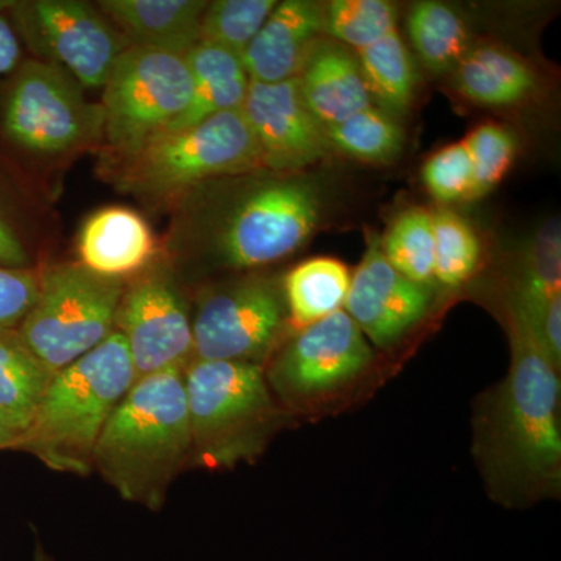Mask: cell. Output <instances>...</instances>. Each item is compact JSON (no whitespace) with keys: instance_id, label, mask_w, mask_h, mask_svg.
<instances>
[{"instance_id":"1","label":"cell","mask_w":561,"mask_h":561,"mask_svg":"<svg viewBox=\"0 0 561 561\" xmlns=\"http://www.w3.org/2000/svg\"><path fill=\"white\" fill-rule=\"evenodd\" d=\"M511 337V371L483 409L478 449L494 493L531 496L560 482L559 370L515 305Z\"/></svg>"},{"instance_id":"2","label":"cell","mask_w":561,"mask_h":561,"mask_svg":"<svg viewBox=\"0 0 561 561\" xmlns=\"http://www.w3.org/2000/svg\"><path fill=\"white\" fill-rule=\"evenodd\" d=\"M191 459L183 371H164L133 383L99 438L92 472L122 500L158 512Z\"/></svg>"},{"instance_id":"3","label":"cell","mask_w":561,"mask_h":561,"mask_svg":"<svg viewBox=\"0 0 561 561\" xmlns=\"http://www.w3.org/2000/svg\"><path fill=\"white\" fill-rule=\"evenodd\" d=\"M130 353L119 332L51 376L13 451L51 471L90 476L106 423L135 383Z\"/></svg>"},{"instance_id":"4","label":"cell","mask_w":561,"mask_h":561,"mask_svg":"<svg viewBox=\"0 0 561 561\" xmlns=\"http://www.w3.org/2000/svg\"><path fill=\"white\" fill-rule=\"evenodd\" d=\"M191 465L232 467L256 457L278 420L264 365L192 360L183 371Z\"/></svg>"},{"instance_id":"5","label":"cell","mask_w":561,"mask_h":561,"mask_svg":"<svg viewBox=\"0 0 561 561\" xmlns=\"http://www.w3.org/2000/svg\"><path fill=\"white\" fill-rule=\"evenodd\" d=\"M261 168L260 149L241 108L214 114L184 130L162 133L124 160L117 184L140 197L162 198L203 181Z\"/></svg>"},{"instance_id":"6","label":"cell","mask_w":561,"mask_h":561,"mask_svg":"<svg viewBox=\"0 0 561 561\" xmlns=\"http://www.w3.org/2000/svg\"><path fill=\"white\" fill-rule=\"evenodd\" d=\"M125 279L106 278L77 264L39 272V290L18 332L55 375L98 348L116 331Z\"/></svg>"},{"instance_id":"7","label":"cell","mask_w":561,"mask_h":561,"mask_svg":"<svg viewBox=\"0 0 561 561\" xmlns=\"http://www.w3.org/2000/svg\"><path fill=\"white\" fill-rule=\"evenodd\" d=\"M83 90L54 62H22L0 103L3 135L20 149L44 154L98 142L103 136L102 106L88 102Z\"/></svg>"},{"instance_id":"8","label":"cell","mask_w":561,"mask_h":561,"mask_svg":"<svg viewBox=\"0 0 561 561\" xmlns=\"http://www.w3.org/2000/svg\"><path fill=\"white\" fill-rule=\"evenodd\" d=\"M186 58L130 46L103 87V136L127 160L168 130L191 103Z\"/></svg>"},{"instance_id":"9","label":"cell","mask_w":561,"mask_h":561,"mask_svg":"<svg viewBox=\"0 0 561 561\" xmlns=\"http://www.w3.org/2000/svg\"><path fill=\"white\" fill-rule=\"evenodd\" d=\"M311 180L279 176L257 184L236 203L214 238V251L231 268H256L295 253L320 220Z\"/></svg>"},{"instance_id":"10","label":"cell","mask_w":561,"mask_h":561,"mask_svg":"<svg viewBox=\"0 0 561 561\" xmlns=\"http://www.w3.org/2000/svg\"><path fill=\"white\" fill-rule=\"evenodd\" d=\"M116 332L127 343L136 381L164 371H184L194 359L186 297L171 265L153 261L125 279Z\"/></svg>"},{"instance_id":"11","label":"cell","mask_w":561,"mask_h":561,"mask_svg":"<svg viewBox=\"0 0 561 561\" xmlns=\"http://www.w3.org/2000/svg\"><path fill=\"white\" fill-rule=\"evenodd\" d=\"M287 317L283 286L249 276L202 295L192 319L194 359L260 364L275 350Z\"/></svg>"},{"instance_id":"12","label":"cell","mask_w":561,"mask_h":561,"mask_svg":"<svg viewBox=\"0 0 561 561\" xmlns=\"http://www.w3.org/2000/svg\"><path fill=\"white\" fill-rule=\"evenodd\" d=\"M14 22L36 54L68 70L83 88H103L130 47L94 7L80 0L11 2Z\"/></svg>"},{"instance_id":"13","label":"cell","mask_w":561,"mask_h":561,"mask_svg":"<svg viewBox=\"0 0 561 561\" xmlns=\"http://www.w3.org/2000/svg\"><path fill=\"white\" fill-rule=\"evenodd\" d=\"M371 360L367 337L341 309L302 328L280 350L265 376L283 400H313L359 378Z\"/></svg>"},{"instance_id":"14","label":"cell","mask_w":561,"mask_h":561,"mask_svg":"<svg viewBox=\"0 0 561 561\" xmlns=\"http://www.w3.org/2000/svg\"><path fill=\"white\" fill-rule=\"evenodd\" d=\"M242 111L256 139L262 168L300 171L331 149L323 125L302 101L297 77L272 84L250 81Z\"/></svg>"},{"instance_id":"15","label":"cell","mask_w":561,"mask_h":561,"mask_svg":"<svg viewBox=\"0 0 561 561\" xmlns=\"http://www.w3.org/2000/svg\"><path fill=\"white\" fill-rule=\"evenodd\" d=\"M430 290L402 276L383 257L379 242H371L351 276L343 311L375 345H393L424 319Z\"/></svg>"},{"instance_id":"16","label":"cell","mask_w":561,"mask_h":561,"mask_svg":"<svg viewBox=\"0 0 561 561\" xmlns=\"http://www.w3.org/2000/svg\"><path fill=\"white\" fill-rule=\"evenodd\" d=\"M323 35V7L309 0L278 2L242 54L250 81L280 83L295 79L317 39Z\"/></svg>"},{"instance_id":"17","label":"cell","mask_w":561,"mask_h":561,"mask_svg":"<svg viewBox=\"0 0 561 561\" xmlns=\"http://www.w3.org/2000/svg\"><path fill=\"white\" fill-rule=\"evenodd\" d=\"M297 81L302 101L324 128L373 106L356 54L337 41L317 39Z\"/></svg>"},{"instance_id":"18","label":"cell","mask_w":561,"mask_h":561,"mask_svg":"<svg viewBox=\"0 0 561 561\" xmlns=\"http://www.w3.org/2000/svg\"><path fill=\"white\" fill-rule=\"evenodd\" d=\"M157 251L150 225L125 206H108L92 214L79 234L80 264L106 278H131L149 267Z\"/></svg>"},{"instance_id":"19","label":"cell","mask_w":561,"mask_h":561,"mask_svg":"<svg viewBox=\"0 0 561 561\" xmlns=\"http://www.w3.org/2000/svg\"><path fill=\"white\" fill-rule=\"evenodd\" d=\"M102 13L130 46L186 57L201 43L202 0H103Z\"/></svg>"},{"instance_id":"20","label":"cell","mask_w":561,"mask_h":561,"mask_svg":"<svg viewBox=\"0 0 561 561\" xmlns=\"http://www.w3.org/2000/svg\"><path fill=\"white\" fill-rule=\"evenodd\" d=\"M184 58L194 83L191 103L164 133L184 130L224 111L241 110L249 91L241 55L201 41Z\"/></svg>"},{"instance_id":"21","label":"cell","mask_w":561,"mask_h":561,"mask_svg":"<svg viewBox=\"0 0 561 561\" xmlns=\"http://www.w3.org/2000/svg\"><path fill=\"white\" fill-rule=\"evenodd\" d=\"M456 87L465 99L490 108H507L529 99L537 76L526 61L496 46H482L461 58Z\"/></svg>"},{"instance_id":"22","label":"cell","mask_w":561,"mask_h":561,"mask_svg":"<svg viewBox=\"0 0 561 561\" xmlns=\"http://www.w3.org/2000/svg\"><path fill=\"white\" fill-rule=\"evenodd\" d=\"M348 267L334 257H312L287 273L283 283L287 317L295 328H308L341 311L348 295Z\"/></svg>"},{"instance_id":"23","label":"cell","mask_w":561,"mask_h":561,"mask_svg":"<svg viewBox=\"0 0 561 561\" xmlns=\"http://www.w3.org/2000/svg\"><path fill=\"white\" fill-rule=\"evenodd\" d=\"M354 54L373 101L391 117L408 113L415 95L416 76L398 28Z\"/></svg>"},{"instance_id":"24","label":"cell","mask_w":561,"mask_h":561,"mask_svg":"<svg viewBox=\"0 0 561 561\" xmlns=\"http://www.w3.org/2000/svg\"><path fill=\"white\" fill-rule=\"evenodd\" d=\"M51 376L16 328L0 330V412L22 432L31 423Z\"/></svg>"},{"instance_id":"25","label":"cell","mask_w":561,"mask_h":561,"mask_svg":"<svg viewBox=\"0 0 561 561\" xmlns=\"http://www.w3.org/2000/svg\"><path fill=\"white\" fill-rule=\"evenodd\" d=\"M408 35L413 49L435 73L457 68L468 54L470 33L463 18L446 3L416 2L409 11Z\"/></svg>"},{"instance_id":"26","label":"cell","mask_w":561,"mask_h":561,"mask_svg":"<svg viewBox=\"0 0 561 561\" xmlns=\"http://www.w3.org/2000/svg\"><path fill=\"white\" fill-rule=\"evenodd\" d=\"M328 144L346 157L387 164L404 149V130L381 108L362 110L341 124L324 128Z\"/></svg>"},{"instance_id":"27","label":"cell","mask_w":561,"mask_h":561,"mask_svg":"<svg viewBox=\"0 0 561 561\" xmlns=\"http://www.w3.org/2000/svg\"><path fill=\"white\" fill-rule=\"evenodd\" d=\"M379 247L391 267L405 278L420 286H427L434 279V220L431 210H404L393 220Z\"/></svg>"},{"instance_id":"28","label":"cell","mask_w":561,"mask_h":561,"mask_svg":"<svg viewBox=\"0 0 561 561\" xmlns=\"http://www.w3.org/2000/svg\"><path fill=\"white\" fill-rule=\"evenodd\" d=\"M560 228L551 221L531 241L513 305L529 324L540 319L548 302L560 295Z\"/></svg>"},{"instance_id":"29","label":"cell","mask_w":561,"mask_h":561,"mask_svg":"<svg viewBox=\"0 0 561 561\" xmlns=\"http://www.w3.org/2000/svg\"><path fill=\"white\" fill-rule=\"evenodd\" d=\"M397 18L387 0H334L323 7V35L357 51L397 28Z\"/></svg>"},{"instance_id":"30","label":"cell","mask_w":561,"mask_h":561,"mask_svg":"<svg viewBox=\"0 0 561 561\" xmlns=\"http://www.w3.org/2000/svg\"><path fill=\"white\" fill-rule=\"evenodd\" d=\"M434 220V279L457 287L471 278L481 261V241L467 220L448 208L432 213Z\"/></svg>"},{"instance_id":"31","label":"cell","mask_w":561,"mask_h":561,"mask_svg":"<svg viewBox=\"0 0 561 561\" xmlns=\"http://www.w3.org/2000/svg\"><path fill=\"white\" fill-rule=\"evenodd\" d=\"M278 5L276 0H216L202 18V43L241 55Z\"/></svg>"},{"instance_id":"32","label":"cell","mask_w":561,"mask_h":561,"mask_svg":"<svg viewBox=\"0 0 561 561\" xmlns=\"http://www.w3.org/2000/svg\"><path fill=\"white\" fill-rule=\"evenodd\" d=\"M465 144L472 165L471 201H474L493 191L507 175L515 160L516 139L508 128L489 122L476 127Z\"/></svg>"},{"instance_id":"33","label":"cell","mask_w":561,"mask_h":561,"mask_svg":"<svg viewBox=\"0 0 561 561\" xmlns=\"http://www.w3.org/2000/svg\"><path fill=\"white\" fill-rule=\"evenodd\" d=\"M421 176L432 197L442 205L471 201L472 165L465 140L449 144L431 154Z\"/></svg>"},{"instance_id":"34","label":"cell","mask_w":561,"mask_h":561,"mask_svg":"<svg viewBox=\"0 0 561 561\" xmlns=\"http://www.w3.org/2000/svg\"><path fill=\"white\" fill-rule=\"evenodd\" d=\"M39 290V272L33 268H9L0 265V330L21 324Z\"/></svg>"},{"instance_id":"35","label":"cell","mask_w":561,"mask_h":561,"mask_svg":"<svg viewBox=\"0 0 561 561\" xmlns=\"http://www.w3.org/2000/svg\"><path fill=\"white\" fill-rule=\"evenodd\" d=\"M28 264L31 257L27 250L0 208V265L9 268H28Z\"/></svg>"},{"instance_id":"36","label":"cell","mask_w":561,"mask_h":561,"mask_svg":"<svg viewBox=\"0 0 561 561\" xmlns=\"http://www.w3.org/2000/svg\"><path fill=\"white\" fill-rule=\"evenodd\" d=\"M21 46L14 28L5 18L0 16V77L18 68Z\"/></svg>"},{"instance_id":"37","label":"cell","mask_w":561,"mask_h":561,"mask_svg":"<svg viewBox=\"0 0 561 561\" xmlns=\"http://www.w3.org/2000/svg\"><path fill=\"white\" fill-rule=\"evenodd\" d=\"M21 434V427L14 421H11L9 416L0 412V453L13 451Z\"/></svg>"},{"instance_id":"38","label":"cell","mask_w":561,"mask_h":561,"mask_svg":"<svg viewBox=\"0 0 561 561\" xmlns=\"http://www.w3.org/2000/svg\"><path fill=\"white\" fill-rule=\"evenodd\" d=\"M32 561H58L49 551H47L46 546L41 542V540H36L35 549H33Z\"/></svg>"}]
</instances>
